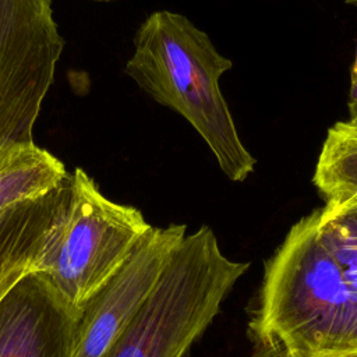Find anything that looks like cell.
I'll return each mask as SVG.
<instances>
[{"mask_svg":"<svg viewBox=\"0 0 357 357\" xmlns=\"http://www.w3.org/2000/svg\"><path fill=\"white\" fill-rule=\"evenodd\" d=\"M248 336L252 357L357 349V311L321 238L318 209L297 220L266 259Z\"/></svg>","mask_w":357,"mask_h":357,"instance_id":"1","label":"cell"},{"mask_svg":"<svg viewBox=\"0 0 357 357\" xmlns=\"http://www.w3.org/2000/svg\"><path fill=\"white\" fill-rule=\"evenodd\" d=\"M231 67V60L190 18L160 10L137 29L124 71L155 102L184 117L223 174L241 183L257 160L243 144L220 89V77Z\"/></svg>","mask_w":357,"mask_h":357,"instance_id":"2","label":"cell"},{"mask_svg":"<svg viewBox=\"0 0 357 357\" xmlns=\"http://www.w3.org/2000/svg\"><path fill=\"white\" fill-rule=\"evenodd\" d=\"M248 266L222 251L209 226L185 234L144 305L102 357H185Z\"/></svg>","mask_w":357,"mask_h":357,"instance_id":"3","label":"cell"},{"mask_svg":"<svg viewBox=\"0 0 357 357\" xmlns=\"http://www.w3.org/2000/svg\"><path fill=\"white\" fill-rule=\"evenodd\" d=\"M151 227L139 209L110 201L77 167L70 174L68 198L47 227L32 271L45 275L64 298L81 308Z\"/></svg>","mask_w":357,"mask_h":357,"instance_id":"4","label":"cell"},{"mask_svg":"<svg viewBox=\"0 0 357 357\" xmlns=\"http://www.w3.org/2000/svg\"><path fill=\"white\" fill-rule=\"evenodd\" d=\"M63 49L52 0H0V159L33 142Z\"/></svg>","mask_w":357,"mask_h":357,"instance_id":"5","label":"cell"},{"mask_svg":"<svg viewBox=\"0 0 357 357\" xmlns=\"http://www.w3.org/2000/svg\"><path fill=\"white\" fill-rule=\"evenodd\" d=\"M187 226L151 227L116 273L81 307L75 357H102L158 283Z\"/></svg>","mask_w":357,"mask_h":357,"instance_id":"6","label":"cell"},{"mask_svg":"<svg viewBox=\"0 0 357 357\" xmlns=\"http://www.w3.org/2000/svg\"><path fill=\"white\" fill-rule=\"evenodd\" d=\"M81 308L36 271L0 294V357H75Z\"/></svg>","mask_w":357,"mask_h":357,"instance_id":"7","label":"cell"},{"mask_svg":"<svg viewBox=\"0 0 357 357\" xmlns=\"http://www.w3.org/2000/svg\"><path fill=\"white\" fill-rule=\"evenodd\" d=\"M70 194V178L59 188L0 211V294L32 269L39 244Z\"/></svg>","mask_w":357,"mask_h":357,"instance_id":"8","label":"cell"},{"mask_svg":"<svg viewBox=\"0 0 357 357\" xmlns=\"http://www.w3.org/2000/svg\"><path fill=\"white\" fill-rule=\"evenodd\" d=\"M70 178L64 165L35 142L13 148L0 159V211L42 197Z\"/></svg>","mask_w":357,"mask_h":357,"instance_id":"9","label":"cell"},{"mask_svg":"<svg viewBox=\"0 0 357 357\" xmlns=\"http://www.w3.org/2000/svg\"><path fill=\"white\" fill-rule=\"evenodd\" d=\"M312 184L325 204L343 202L357 195V124L337 121L328 128Z\"/></svg>","mask_w":357,"mask_h":357,"instance_id":"10","label":"cell"},{"mask_svg":"<svg viewBox=\"0 0 357 357\" xmlns=\"http://www.w3.org/2000/svg\"><path fill=\"white\" fill-rule=\"evenodd\" d=\"M318 229L342 269L357 311V195L319 208Z\"/></svg>","mask_w":357,"mask_h":357,"instance_id":"11","label":"cell"},{"mask_svg":"<svg viewBox=\"0 0 357 357\" xmlns=\"http://www.w3.org/2000/svg\"><path fill=\"white\" fill-rule=\"evenodd\" d=\"M347 112H349V123L357 124V45H356V56L350 70V89L347 98Z\"/></svg>","mask_w":357,"mask_h":357,"instance_id":"12","label":"cell"},{"mask_svg":"<svg viewBox=\"0 0 357 357\" xmlns=\"http://www.w3.org/2000/svg\"><path fill=\"white\" fill-rule=\"evenodd\" d=\"M283 357H357V349L344 351H331V353H294Z\"/></svg>","mask_w":357,"mask_h":357,"instance_id":"13","label":"cell"},{"mask_svg":"<svg viewBox=\"0 0 357 357\" xmlns=\"http://www.w3.org/2000/svg\"><path fill=\"white\" fill-rule=\"evenodd\" d=\"M344 1L349 4H357V0H344Z\"/></svg>","mask_w":357,"mask_h":357,"instance_id":"14","label":"cell"},{"mask_svg":"<svg viewBox=\"0 0 357 357\" xmlns=\"http://www.w3.org/2000/svg\"><path fill=\"white\" fill-rule=\"evenodd\" d=\"M98 1H110V0H98Z\"/></svg>","mask_w":357,"mask_h":357,"instance_id":"15","label":"cell"}]
</instances>
